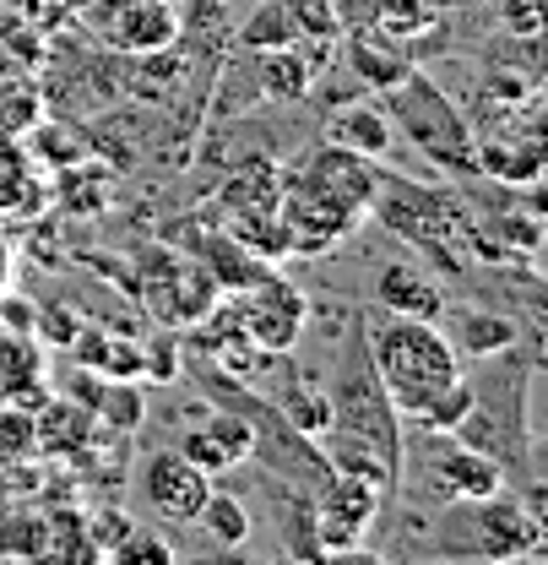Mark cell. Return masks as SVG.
Wrapping results in <instances>:
<instances>
[{
    "label": "cell",
    "mask_w": 548,
    "mask_h": 565,
    "mask_svg": "<svg viewBox=\"0 0 548 565\" xmlns=\"http://www.w3.org/2000/svg\"><path fill=\"white\" fill-rule=\"evenodd\" d=\"M326 468L358 473L386 494H397L402 473V414L391 408L375 364H369V338L364 316L347 321V338L337 349V370L326 381V429L315 435Z\"/></svg>",
    "instance_id": "6da1fadb"
},
{
    "label": "cell",
    "mask_w": 548,
    "mask_h": 565,
    "mask_svg": "<svg viewBox=\"0 0 548 565\" xmlns=\"http://www.w3.org/2000/svg\"><path fill=\"white\" fill-rule=\"evenodd\" d=\"M364 338H369V364L391 397V408L402 419H423L468 370L462 353L445 338L440 321H418V316H364Z\"/></svg>",
    "instance_id": "7a4b0ae2"
},
{
    "label": "cell",
    "mask_w": 548,
    "mask_h": 565,
    "mask_svg": "<svg viewBox=\"0 0 548 565\" xmlns=\"http://www.w3.org/2000/svg\"><path fill=\"white\" fill-rule=\"evenodd\" d=\"M418 527H434V555H462V561H538L544 555V516L538 505L516 500L511 490H494L483 500H456L429 511Z\"/></svg>",
    "instance_id": "3957f363"
},
{
    "label": "cell",
    "mask_w": 548,
    "mask_h": 565,
    "mask_svg": "<svg viewBox=\"0 0 548 565\" xmlns=\"http://www.w3.org/2000/svg\"><path fill=\"white\" fill-rule=\"evenodd\" d=\"M494 490H505V468L488 451L456 440L451 429H423V424H412V440L402 435L397 494L423 500V516L440 505H456V500H483Z\"/></svg>",
    "instance_id": "277c9868"
},
{
    "label": "cell",
    "mask_w": 548,
    "mask_h": 565,
    "mask_svg": "<svg viewBox=\"0 0 548 565\" xmlns=\"http://www.w3.org/2000/svg\"><path fill=\"white\" fill-rule=\"evenodd\" d=\"M380 104L423 163H434L440 174H479V137L468 115L445 98V87H434V76L412 66L397 87H386Z\"/></svg>",
    "instance_id": "5b68a950"
},
{
    "label": "cell",
    "mask_w": 548,
    "mask_h": 565,
    "mask_svg": "<svg viewBox=\"0 0 548 565\" xmlns=\"http://www.w3.org/2000/svg\"><path fill=\"white\" fill-rule=\"evenodd\" d=\"M369 212H375L391 234H402L412 250H423L434 267H445V273H462V267H468V262H462L468 212L456 207L451 196L418 191V185L397 180V174H380V191H375V207Z\"/></svg>",
    "instance_id": "8992f818"
},
{
    "label": "cell",
    "mask_w": 548,
    "mask_h": 565,
    "mask_svg": "<svg viewBox=\"0 0 548 565\" xmlns=\"http://www.w3.org/2000/svg\"><path fill=\"white\" fill-rule=\"evenodd\" d=\"M380 505H386L380 484H369L358 473H343V468H326L321 484L310 490V533H315L321 555H353L375 533Z\"/></svg>",
    "instance_id": "52a82bcc"
},
{
    "label": "cell",
    "mask_w": 548,
    "mask_h": 565,
    "mask_svg": "<svg viewBox=\"0 0 548 565\" xmlns=\"http://www.w3.org/2000/svg\"><path fill=\"white\" fill-rule=\"evenodd\" d=\"M277 185H282V169H272L267 158H245L217 191V207L228 212V234L267 262L288 256V234L277 217Z\"/></svg>",
    "instance_id": "ba28073f"
},
{
    "label": "cell",
    "mask_w": 548,
    "mask_h": 565,
    "mask_svg": "<svg viewBox=\"0 0 548 565\" xmlns=\"http://www.w3.org/2000/svg\"><path fill=\"white\" fill-rule=\"evenodd\" d=\"M137 299L163 327H196L217 299V282L206 278L202 262L180 250H147L137 262Z\"/></svg>",
    "instance_id": "9c48e42d"
},
{
    "label": "cell",
    "mask_w": 548,
    "mask_h": 565,
    "mask_svg": "<svg viewBox=\"0 0 548 565\" xmlns=\"http://www.w3.org/2000/svg\"><path fill=\"white\" fill-rule=\"evenodd\" d=\"M228 305H234L239 327L250 332V343L267 353V359H282V353L299 349L304 321H310V299L293 282H282L277 273H267V278L250 282V288H239Z\"/></svg>",
    "instance_id": "30bf717a"
},
{
    "label": "cell",
    "mask_w": 548,
    "mask_h": 565,
    "mask_svg": "<svg viewBox=\"0 0 548 565\" xmlns=\"http://www.w3.org/2000/svg\"><path fill=\"white\" fill-rule=\"evenodd\" d=\"M277 217H282V234H288V256H321V250L343 245L347 234L364 223L347 207H337L326 191H315L310 180H299L293 169L277 185Z\"/></svg>",
    "instance_id": "8fae6325"
},
{
    "label": "cell",
    "mask_w": 548,
    "mask_h": 565,
    "mask_svg": "<svg viewBox=\"0 0 548 565\" xmlns=\"http://www.w3.org/2000/svg\"><path fill=\"white\" fill-rule=\"evenodd\" d=\"M141 505L158 516V522H174V527H191L202 500L212 494V473H202L180 446L174 451H152L141 462V479H137Z\"/></svg>",
    "instance_id": "7c38bea8"
},
{
    "label": "cell",
    "mask_w": 548,
    "mask_h": 565,
    "mask_svg": "<svg viewBox=\"0 0 548 565\" xmlns=\"http://www.w3.org/2000/svg\"><path fill=\"white\" fill-rule=\"evenodd\" d=\"M293 174L310 180L315 191H326V196H332L337 207H347L353 217H369L386 169H375V158H364V152H347L337 141H321L315 152H304V158L293 163Z\"/></svg>",
    "instance_id": "4fadbf2b"
},
{
    "label": "cell",
    "mask_w": 548,
    "mask_h": 565,
    "mask_svg": "<svg viewBox=\"0 0 548 565\" xmlns=\"http://www.w3.org/2000/svg\"><path fill=\"white\" fill-rule=\"evenodd\" d=\"M98 33L126 50V55H163L180 39V11L174 0H104V11L93 17Z\"/></svg>",
    "instance_id": "5bb4252c"
},
{
    "label": "cell",
    "mask_w": 548,
    "mask_h": 565,
    "mask_svg": "<svg viewBox=\"0 0 548 565\" xmlns=\"http://www.w3.org/2000/svg\"><path fill=\"white\" fill-rule=\"evenodd\" d=\"M343 55H347V66H353V76H358L364 87H380V93L397 87V82L412 71L408 39L391 33V28H380V22H353Z\"/></svg>",
    "instance_id": "9a60e30c"
},
{
    "label": "cell",
    "mask_w": 548,
    "mask_h": 565,
    "mask_svg": "<svg viewBox=\"0 0 548 565\" xmlns=\"http://www.w3.org/2000/svg\"><path fill=\"white\" fill-rule=\"evenodd\" d=\"M180 451L202 468V473H234L250 451H256V424L239 419V414H212L202 429H191L185 440H180Z\"/></svg>",
    "instance_id": "2e32d148"
},
{
    "label": "cell",
    "mask_w": 548,
    "mask_h": 565,
    "mask_svg": "<svg viewBox=\"0 0 548 565\" xmlns=\"http://www.w3.org/2000/svg\"><path fill=\"white\" fill-rule=\"evenodd\" d=\"M375 305L380 310H391V316H418V321H440L445 316V288L429 278V273H418L412 262H391V267H380V278H375Z\"/></svg>",
    "instance_id": "e0dca14e"
},
{
    "label": "cell",
    "mask_w": 548,
    "mask_h": 565,
    "mask_svg": "<svg viewBox=\"0 0 548 565\" xmlns=\"http://www.w3.org/2000/svg\"><path fill=\"white\" fill-rule=\"evenodd\" d=\"M326 141H337L347 152H364V158L380 163V158L391 152V141H397V126H391L386 104L358 98V104H343V109L326 115Z\"/></svg>",
    "instance_id": "ac0fdd59"
},
{
    "label": "cell",
    "mask_w": 548,
    "mask_h": 565,
    "mask_svg": "<svg viewBox=\"0 0 548 565\" xmlns=\"http://www.w3.org/2000/svg\"><path fill=\"white\" fill-rule=\"evenodd\" d=\"M196 250H202V267H206V278L217 282V294H239V288H250V282H261L272 273V262L256 256L250 245H239L228 228L223 234H202Z\"/></svg>",
    "instance_id": "d6986e66"
},
{
    "label": "cell",
    "mask_w": 548,
    "mask_h": 565,
    "mask_svg": "<svg viewBox=\"0 0 548 565\" xmlns=\"http://www.w3.org/2000/svg\"><path fill=\"white\" fill-rule=\"evenodd\" d=\"M44 196L39 185V158L28 152V141L0 131V217H17V212H33Z\"/></svg>",
    "instance_id": "ffe728a7"
},
{
    "label": "cell",
    "mask_w": 548,
    "mask_h": 565,
    "mask_svg": "<svg viewBox=\"0 0 548 565\" xmlns=\"http://www.w3.org/2000/svg\"><path fill=\"white\" fill-rule=\"evenodd\" d=\"M440 321H451L445 327V338L456 343V353H499L516 343V332H511V321L505 316H483V310H473V305H445V316Z\"/></svg>",
    "instance_id": "44dd1931"
},
{
    "label": "cell",
    "mask_w": 548,
    "mask_h": 565,
    "mask_svg": "<svg viewBox=\"0 0 548 565\" xmlns=\"http://www.w3.org/2000/svg\"><path fill=\"white\" fill-rule=\"evenodd\" d=\"M256 55H261L256 61L261 93H272V98H304L315 87V61L299 44H277V50H256Z\"/></svg>",
    "instance_id": "7402d4cb"
},
{
    "label": "cell",
    "mask_w": 548,
    "mask_h": 565,
    "mask_svg": "<svg viewBox=\"0 0 548 565\" xmlns=\"http://www.w3.org/2000/svg\"><path fill=\"white\" fill-rule=\"evenodd\" d=\"M39 109H44V98H39V82L28 76V66H22V61L0 55V131L22 137V131L39 120Z\"/></svg>",
    "instance_id": "603a6c76"
},
{
    "label": "cell",
    "mask_w": 548,
    "mask_h": 565,
    "mask_svg": "<svg viewBox=\"0 0 548 565\" xmlns=\"http://www.w3.org/2000/svg\"><path fill=\"white\" fill-rule=\"evenodd\" d=\"M191 527H202L217 550H239V544L250 539V505H245L239 494H228V490L212 484V494L202 500V511H196Z\"/></svg>",
    "instance_id": "cb8c5ba5"
},
{
    "label": "cell",
    "mask_w": 548,
    "mask_h": 565,
    "mask_svg": "<svg viewBox=\"0 0 548 565\" xmlns=\"http://www.w3.org/2000/svg\"><path fill=\"white\" fill-rule=\"evenodd\" d=\"M39 370H44V353L28 332H6L0 327V397H22L39 392Z\"/></svg>",
    "instance_id": "d4e9b609"
},
{
    "label": "cell",
    "mask_w": 548,
    "mask_h": 565,
    "mask_svg": "<svg viewBox=\"0 0 548 565\" xmlns=\"http://www.w3.org/2000/svg\"><path fill=\"white\" fill-rule=\"evenodd\" d=\"M87 429H93V414H87V408L50 403V408L33 419V446H39V451L66 457V451H82V446H87Z\"/></svg>",
    "instance_id": "484cf974"
},
{
    "label": "cell",
    "mask_w": 548,
    "mask_h": 565,
    "mask_svg": "<svg viewBox=\"0 0 548 565\" xmlns=\"http://www.w3.org/2000/svg\"><path fill=\"white\" fill-rule=\"evenodd\" d=\"M28 451H39L33 446V414H28V403H0V462H17Z\"/></svg>",
    "instance_id": "4316f807"
},
{
    "label": "cell",
    "mask_w": 548,
    "mask_h": 565,
    "mask_svg": "<svg viewBox=\"0 0 548 565\" xmlns=\"http://www.w3.org/2000/svg\"><path fill=\"white\" fill-rule=\"evenodd\" d=\"M245 44L250 50H277V44H293V28H288V11L282 0H267L250 22H245Z\"/></svg>",
    "instance_id": "83f0119b"
},
{
    "label": "cell",
    "mask_w": 548,
    "mask_h": 565,
    "mask_svg": "<svg viewBox=\"0 0 548 565\" xmlns=\"http://www.w3.org/2000/svg\"><path fill=\"white\" fill-rule=\"evenodd\" d=\"M131 527H137V522H131L126 511H115V505L98 511V516L87 522V550H93V561H109V555L131 539Z\"/></svg>",
    "instance_id": "f1b7e54d"
},
{
    "label": "cell",
    "mask_w": 548,
    "mask_h": 565,
    "mask_svg": "<svg viewBox=\"0 0 548 565\" xmlns=\"http://www.w3.org/2000/svg\"><path fill=\"white\" fill-rule=\"evenodd\" d=\"M109 397H98V414L120 429H137L141 424V386L137 381H104Z\"/></svg>",
    "instance_id": "f546056e"
},
{
    "label": "cell",
    "mask_w": 548,
    "mask_h": 565,
    "mask_svg": "<svg viewBox=\"0 0 548 565\" xmlns=\"http://www.w3.org/2000/svg\"><path fill=\"white\" fill-rule=\"evenodd\" d=\"M109 561H115V565H169V561H174V550H169L158 533H141V527H131V539H126V544H120Z\"/></svg>",
    "instance_id": "4dcf8cb0"
},
{
    "label": "cell",
    "mask_w": 548,
    "mask_h": 565,
    "mask_svg": "<svg viewBox=\"0 0 548 565\" xmlns=\"http://www.w3.org/2000/svg\"><path fill=\"white\" fill-rule=\"evenodd\" d=\"M33 321H39V310H33V299H22V294H0V327L6 332H33Z\"/></svg>",
    "instance_id": "1f68e13d"
},
{
    "label": "cell",
    "mask_w": 548,
    "mask_h": 565,
    "mask_svg": "<svg viewBox=\"0 0 548 565\" xmlns=\"http://www.w3.org/2000/svg\"><path fill=\"white\" fill-rule=\"evenodd\" d=\"M11 273H17V256H11V239L0 234V294L11 288Z\"/></svg>",
    "instance_id": "d6a6232c"
},
{
    "label": "cell",
    "mask_w": 548,
    "mask_h": 565,
    "mask_svg": "<svg viewBox=\"0 0 548 565\" xmlns=\"http://www.w3.org/2000/svg\"><path fill=\"white\" fill-rule=\"evenodd\" d=\"M212 6H223V0H212Z\"/></svg>",
    "instance_id": "836d02e7"
}]
</instances>
